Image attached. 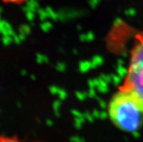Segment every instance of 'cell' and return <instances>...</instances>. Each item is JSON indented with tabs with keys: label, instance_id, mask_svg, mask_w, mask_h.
Segmentation results:
<instances>
[{
	"label": "cell",
	"instance_id": "obj_2",
	"mask_svg": "<svg viewBox=\"0 0 143 142\" xmlns=\"http://www.w3.org/2000/svg\"><path fill=\"white\" fill-rule=\"evenodd\" d=\"M131 50L129 69L122 86L143 100V32L137 34Z\"/></svg>",
	"mask_w": 143,
	"mask_h": 142
},
{
	"label": "cell",
	"instance_id": "obj_3",
	"mask_svg": "<svg viewBox=\"0 0 143 142\" xmlns=\"http://www.w3.org/2000/svg\"><path fill=\"white\" fill-rule=\"evenodd\" d=\"M0 142H23L15 136L0 135Z\"/></svg>",
	"mask_w": 143,
	"mask_h": 142
},
{
	"label": "cell",
	"instance_id": "obj_1",
	"mask_svg": "<svg viewBox=\"0 0 143 142\" xmlns=\"http://www.w3.org/2000/svg\"><path fill=\"white\" fill-rule=\"evenodd\" d=\"M108 115L119 130L136 132L143 125V100L121 85L110 101Z\"/></svg>",
	"mask_w": 143,
	"mask_h": 142
},
{
	"label": "cell",
	"instance_id": "obj_4",
	"mask_svg": "<svg viewBox=\"0 0 143 142\" xmlns=\"http://www.w3.org/2000/svg\"><path fill=\"white\" fill-rule=\"evenodd\" d=\"M5 4H21L24 3L27 0H1Z\"/></svg>",
	"mask_w": 143,
	"mask_h": 142
}]
</instances>
